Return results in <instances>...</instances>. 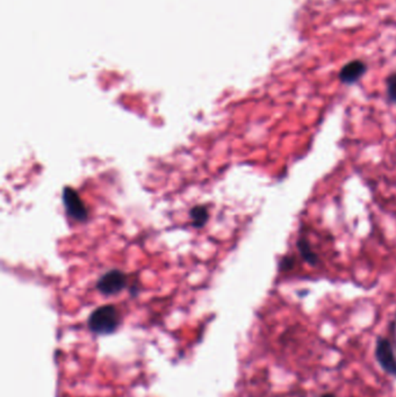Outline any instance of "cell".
<instances>
[{"label":"cell","instance_id":"cell-2","mask_svg":"<svg viewBox=\"0 0 396 397\" xmlns=\"http://www.w3.org/2000/svg\"><path fill=\"white\" fill-rule=\"evenodd\" d=\"M375 359L387 374L396 378V356L392 343L385 337H379L375 344Z\"/></svg>","mask_w":396,"mask_h":397},{"label":"cell","instance_id":"cell-4","mask_svg":"<svg viewBox=\"0 0 396 397\" xmlns=\"http://www.w3.org/2000/svg\"><path fill=\"white\" fill-rule=\"evenodd\" d=\"M127 275L118 270H113L103 275L96 283V288L105 295H114L127 286Z\"/></svg>","mask_w":396,"mask_h":397},{"label":"cell","instance_id":"cell-5","mask_svg":"<svg viewBox=\"0 0 396 397\" xmlns=\"http://www.w3.org/2000/svg\"><path fill=\"white\" fill-rule=\"evenodd\" d=\"M366 70V64L364 63L363 61H351L342 67L340 79L344 84H353L363 77Z\"/></svg>","mask_w":396,"mask_h":397},{"label":"cell","instance_id":"cell-3","mask_svg":"<svg viewBox=\"0 0 396 397\" xmlns=\"http://www.w3.org/2000/svg\"><path fill=\"white\" fill-rule=\"evenodd\" d=\"M63 204L67 209V215L78 222H84L89 217V212L86 209L85 204L77 193V191L71 187H65L63 190Z\"/></svg>","mask_w":396,"mask_h":397},{"label":"cell","instance_id":"cell-1","mask_svg":"<svg viewBox=\"0 0 396 397\" xmlns=\"http://www.w3.org/2000/svg\"><path fill=\"white\" fill-rule=\"evenodd\" d=\"M120 321V312L114 305H103L90 315V330L96 334H110L118 329Z\"/></svg>","mask_w":396,"mask_h":397},{"label":"cell","instance_id":"cell-6","mask_svg":"<svg viewBox=\"0 0 396 397\" xmlns=\"http://www.w3.org/2000/svg\"><path fill=\"white\" fill-rule=\"evenodd\" d=\"M298 249H299L301 256L304 257V259L307 263L311 264V265H316V264L319 263V257L316 256V253L311 250V244H309V242L307 239L300 238L298 241Z\"/></svg>","mask_w":396,"mask_h":397},{"label":"cell","instance_id":"cell-8","mask_svg":"<svg viewBox=\"0 0 396 397\" xmlns=\"http://www.w3.org/2000/svg\"><path fill=\"white\" fill-rule=\"evenodd\" d=\"M386 85H387V97L389 100L396 104V74L389 76L386 81Z\"/></svg>","mask_w":396,"mask_h":397},{"label":"cell","instance_id":"cell-7","mask_svg":"<svg viewBox=\"0 0 396 397\" xmlns=\"http://www.w3.org/2000/svg\"><path fill=\"white\" fill-rule=\"evenodd\" d=\"M189 216L192 219L193 226H196V228H201L205 223L207 222L209 214H208L207 207L196 206V207L192 208Z\"/></svg>","mask_w":396,"mask_h":397},{"label":"cell","instance_id":"cell-9","mask_svg":"<svg viewBox=\"0 0 396 397\" xmlns=\"http://www.w3.org/2000/svg\"><path fill=\"white\" fill-rule=\"evenodd\" d=\"M320 397H337V396H336V395H335V394L333 393H326L323 394V395H321V396Z\"/></svg>","mask_w":396,"mask_h":397}]
</instances>
